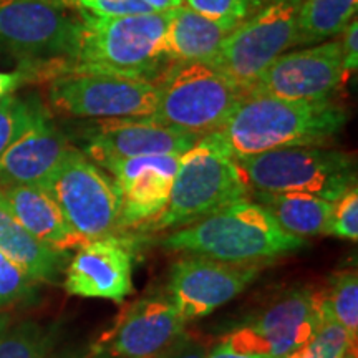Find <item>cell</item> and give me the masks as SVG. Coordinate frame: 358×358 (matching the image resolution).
I'll use <instances>...</instances> for the list:
<instances>
[{
  "label": "cell",
  "mask_w": 358,
  "mask_h": 358,
  "mask_svg": "<svg viewBox=\"0 0 358 358\" xmlns=\"http://www.w3.org/2000/svg\"><path fill=\"white\" fill-rule=\"evenodd\" d=\"M250 189L306 192L335 203L357 186L355 159L320 146H295L236 159Z\"/></svg>",
  "instance_id": "6"
},
{
  "label": "cell",
  "mask_w": 358,
  "mask_h": 358,
  "mask_svg": "<svg viewBox=\"0 0 358 358\" xmlns=\"http://www.w3.org/2000/svg\"><path fill=\"white\" fill-rule=\"evenodd\" d=\"M0 252L35 282L57 284L65 272L66 254L30 234L0 201Z\"/></svg>",
  "instance_id": "21"
},
{
  "label": "cell",
  "mask_w": 358,
  "mask_h": 358,
  "mask_svg": "<svg viewBox=\"0 0 358 358\" xmlns=\"http://www.w3.org/2000/svg\"><path fill=\"white\" fill-rule=\"evenodd\" d=\"M319 294V301L345 330L353 345L358 338V275L355 271H340L330 277L327 290Z\"/></svg>",
  "instance_id": "25"
},
{
  "label": "cell",
  "mask_w": 358,
  "mask_h": 358,
  "mask_svg": "<svg viewBox=\"0 0 358 358\" xmlns=\"http://www.w3.org/2000/svg\"><path fill=\"white\" fill-rule=\"evenodd\" d=\"M179 159L181 155L140 156L105 168L120 192L118 227L148 226L164 211Z\"/></svg>",
  "instance_id": "16"
},
{
  "label": "cell",
  "mask_w": 358,
  "mask_h": 358,
  "mask_svg": "<svg viewBox=\"0 0 358 358\" xmlns=\"http://www.w3.org/2000/svg\"><path fill=\"white\" fill-rule=\"evenodd\" d=\"M348 113L329 100L245 95L216 131L234 159L295 146H319L342 131Z\"/></svg>",
  "instance_id": "1"
},
{
  "label": "cell",
  "mask_w": 358,
  "mask_h": 358,
  "mask_svg": "<svg viewBox=\"0 0 358 358\" xmlns=\"http://www.w3.org/2000/svg\"><path fill=\"white\" fill-rule=\"evenodd\" d=\"M347 77L340 40H330L275 58L245 95L290 101H325Z\"/></svg>",
  "instance_id": "12"
},
{
  "label": "cell",
  "mask_w": 358,
  "mask_h": 358,
  "mask_svg": "<svg viewBox=\"0 0 358 358\" xmlns=\"http://www.w3.org/2000/svg\"><path fill=\"white\" fill-rule=\"evenodd\" d=\"M250 187L217 133L201 136L181 155L164 211L148 224L153 231L179 229L234 201L248 198Z\"/></svg>",
  "instance_id": "4"
},
{
  "label": "cell",
  "mask_w": 358,
  "mask_h": 358,
  "mask_svg": "<svg viewBox=\"0 0 358 358\" xmlns=\"http://www.w3.org/2000/svg\"><path fill=\"white\" fill-rule=\"evenodd\" d=\"M302 0H268L261 10L224 38L211 65L248 90L272 62L299 45V8Z\"/></svg>",
  "instance_id": "8"
},
{
  "label": "cell",
  "mask_w": 358,
  "mask_h": 358,
  "mask_svg": "<svg viewBox=\"0 0 358 358\" xmlns=\"http://www.w3.org/2000/svg\"><path fill=\"white\" fill-rule=\"evenodd\" d=\"M208 345L203 340L191 337L186 332L155 358H206Z\"/></svg>",
  "instance_id": "32"
},
{
  "label": "cell",
  "mask_w": 358,
  "mask_h": 358,
  "mask_svg": "<svg viewBox=\"0 0 358 358\" xmlns=\"http://www.w3.org/2000/svg\"><path fill=\"white\" fill-rule=\"evenodd\" d=\"M0 201L30 234L58 252L69 254L85 244L71 231L60 208L40 186H13L0 189Z\"/></svg>",
  "instance_id": "19"
},
{
  "label": "cell",
  "mask_w": 358,
  "mask_h": 358,
  "mask_svg": "<svg viewBox=\"0 0 358 358\" xmlns=\"http://www.w3.org/2000/svg\"><path fill=\"white\" fill-rule=\"evenodd\" d=\"M42 108L43 103L38 98L8 95L0 100V155L32 124Z\"/></svg>",
  "instance_id": "26"
},
{
  "label": "cell",
  "mask_w": 358,
  "mask_h": 358,
  "mask_svg": "<svg viewBox=\"0 0 358 358\" xmlns=\"http://www.w3.org/2000/svg\"><path fill=\"white\" fill-rule=\"evenodd\" d=\"M306 239L282 229L261 204L249 198L224 206L161 241L168 250L234 266L275 261L306 248Z\"/></svg>",
  "instance_id": "2"
},
{
  "label": "cell",
  "mask_w": 358,
  "mask_h": 358,
  "mask_svg": "<svg viewBox=\"0 0 358 358\" xmlns=\"http://www.w3.org/2000/svg\"><path fill=\"white\" fill-rule=\"evenodd\" d=\"M37 295V282L0 252V308L32 302Z\"/></svg>",
  "instance_id": "29"
},
{
  "label": "cell",
  "mask_w": 358,
  "mask_h": 358,
  "mask_svg": "<svg viewBox=\"0 0 358 358\" xmlns=\"http://www.w3.org/2000/svg\"><path fill=\"white\" fill-rule=\"evenodd\" d=\"M327 234L340 239H358V189L352 186L334 203Z\"/></svg>",
  "instance_id": "30"
},
{
  "label": "cell",
  "mask_w": 358,
  "mask_h": 358,
  "mask_svg": "<svg viewBox=\"0 0 358 358\" xmlns=\"http://www.w3.org/2000/svg\"><path fill=\"white\" fill-rule=\"evenodd\" d=\"M342 34H343V38L340 40V45H342V60H343V69H345L348 75L350 71H355L358 66V22L357 19H353Z\"/></svg>",
  "instance_id": "33"
},
{
  "label": "cell",
  "mask_w": 358,
  "mask_h": 358,
  "mask_svg": "<svg viewBox=\"0 0 358 358\" xmlns=\"http://www.w3.org/2000/svg\"><path fill=\"white\" fill-rule=\"evenodd\" d=\"M155 82L159 98L151 122L199 138L219 131L245 96L227 75L203 62H176Z\"/></svg>",
  "instance_id": "5"
},
{
  "label": "cell",
  "mask_w": 358,
  "mask_h": 358,
  "mask_svg": "<svg viewBox=\"0 0 358 358\" xmlns=\"http://www.w3.org/2000/svg\"><path fill=\"white\" fill-rule=\"evenodd\" d=\"M75 47L69 62H58V70L100 71L127 77L153 78L159 75L164 55L168 12L145 15L93 17L78 12Z\"/></svg>",
  "instance_id": "3"
},
{
  "label": "cell",
  "mask_w": 358,
  "mask_h": 358,
  "mask_svg": "<svg viewBox=\"0 0 358 358\" xmlns=\"http://www.w3.org/2000/svg\"><path fill=\"white\" fill-rule=\"evenodd\" d=\"M317 302H319L320 324L308 342L313 355L315 358H355L357 345L350 342L345 330L334 319L332 313L322 306L319 294H317Z\"/></svg>",
  "instance_id": "27"
},
{
  "label": "cell",
  "mask_w": 358,
  "mask_h": 358,
  "mask_svg": "<svg viewBox=\"0 0 358 358\" xmlns=\"http://www.w3.org/2000/svg\"><path fill=\"white\" fill-rule=\"evenodd\" d=\"M30 78H32V73L25 66L15 71H0V100L13 95V92H17Z\"/></svg>",
  "instance_id": "34"
},
{
  "label": "cell",
  "mask_w": 358,
  "mask_h": 358,
  "mask_svg": "<svg viewBox=\"0 0 358 358\" xmlns=\"http://www.w3.org/2000/svg\"><path fill=\"white\" fill-rule=\"evenodd\" d=\"M70 148L43 106L32 124L0 155V189L43 186Z\"/></svg>",
  "instance_id": "18"
},
{
  "label": "cell",
  "mask_w": 358,
  "mask_h": 358,
  "mask_svg": "<svg viewBox=\"0 0 358 358\" xmlns=\"http://www.w3.org/2000/svg\"><path fill=\"white\" fill-rule=\"evenodd\" d=\"M257 274L254 266L187 256L173 264L168 294L185 322L199 320L243 294Z\"/></svg>",
  "instance_id": "13"
},
{
  "label": "cell",
  "mask_w": 358,
  "mask_h": 358,
  "mask_svg": "<svg viewBox=\"0 0 358 358\" xmlns=\"http://www.w3.org/2000/svg\"><path fill=\"white\" fill-rule=\"evenodd\" d=\"M267 2L268 0H185V7L206 19L236 29Z\"/></svg>",
  "instance_id": "28"
},
{
  "label": "cell",
  "mask_w": 358,
  "mask_h": 358,
  "mask_svg": "<svg viewBox=\"0 0 358 358\" xmlns=\"http://www.w3.org/2000/svg\"><path fill=\"white\" fill-rule=\"evenodd\" d=\"M158 98L155 80L100 71L58 70L48 88V100L57 111L96 122L150 120Z\"/></svg>",
  "instance_id": "7"
},
{
  "label": "cell",
  "mask_w": 358,
  "mask_h": 358,
  "mask_svg": "<svg viewBox=\"0 0 358 358\" xmlns=\"http://www.w3.org/2000/svg\"><path fill=\"white\" fill-rule=\"evenodd\" d=\"M78 19L64 0H0V52L17 57L22 66L69 62Z\"/></svg>",
  "instance_id": "10"
},
{
  "label": "cell",
  "mask_w": 358,
  "mask_h": 358,
  "mask_svg": "<svg viewBox=\"0 0 358 358\" xmlns=\"http://www.w3.org/2000/svg\"><path fill=\"white\" fill-rule=\"evenodd\" d=\"M358 0H302L299 8V45L337 37L357 17Z\"/></svg>",
  "instance_id": "24"
},
{
  "label": "cell",
  "mask_w": 358,
  "mask_h": 358,
  "mask_svg": "<svg viewBox=\"0 0 358 358\" xmlns=\"http://www.w3.org/2000/svg\"><path fill=\"white\" fill-rule=\"evenodd\" d=\"M254 201L274 217L284 231L297 237L327 234L334 203L306 192L250 191Z\"/></svg>",
  "instance_id": "22"
},
{
  "label": "cell",
  "mask_w": 358,
  "mask_h": 358,
  "mask_svg": "<svg viewBox=\"0 0 358 358\" xmlns=\"http://www.w3.org/2000/svg\"><path fill=\"white\" fill-rule=\"evenodd\" d=\"M0 358H82V353L64 345L53 327L0 317Z\"/></svg>",
  "instance_id": "23"
},
{
  "label": "cell",
  "mask_w": 358,
  "mask_h": 358,
  "mask_svg": "<svg viewBox=\"0 0 358 358\" xmlns=\"http://www.w3.org/2000/svg\"><path fill=\"white\" fill-rule=\"evenodd\" d=\"M92 358H115V357H111V355H108V353H105L101 350H95V353H93Z\"/></svg>",
  "instance_id": "38"
},
{
  "label": "cell",
  "mask_w": 358,
  "mask_h": 358,
  "mask_svg": "<svg viewBox=\"0 0 358 358\" xmlns=\"http://www.w3.org/2000/svg\"><path fill=\"white\" fill-rule=\"evenodd\" d=\"M232 27L217 24L187 7L169 10V24L164 37V55L174 62L211 64Z\"/></svg>",
  "instance_id": "20"
},
{
  "label": "cell",
  "mask_w": 358,
  "mask_h": 358,
  "mask_svg": "<svg viewBox=\"0 0 358 358\" xmlns=\"http://www.w3.org/2000/svg\"><path fill=\"white\" fill-rule=\"evenodd\" d=\"M70 8L88 13L93 17H124V15H145L153 13L150 6L143 0H64Z\"/></svg>",
  "instance_id": "31"
},
{
  "label": "cell",
  "mask_w": 358,
  "mask_h": 358,
  "mask_svg": "<svg viewBox=\"0 0 358 358\" xmlns=\"http://www.w3.org/2000/svg\"><path fill=\"white\" fill-rule=\"evenodd\" d=\"M319 324L317 292L294 289L256 315L245 319L221 343L243 355L279 358L307 345Z\"/></svg>",
  "instance_id": "11"
},
{
  "label": "cell",
  "mask_w": 358,
  "mask_h": 358,
  "mask_svg": "<svg viewBox=\"0 0 358 358\" xmlns=\"http://www.w3.org/2000/svg\"><path fill=\"white\" fill-rule=\"evenodd\" d=\"M143 2L156 12H168L185 6V0H143Z\"/></svg>",
  "instance_id": "35"
},
{
  "label": "cell",
  "mask_w": 358,
  "mask_h": 358,
  "mask_svg": "<svg viewBox=\"0 0 358 358\" xmlns=\"http://www.w3.org/2000/svg\"><path fill=\"white\" fill-rule=\"evenodd\" d=\"M185 327L169 294L155 292L131 303L96 350L115 358H155L185 334Z\"/></svg>",
  "instance_id": "15"
},
{
  "label": "cell",
  "mask_w": 358,
  "mask_h": 358,
  "mask_svg": "<svg viewBox=\"0 0 358 358\" xmlns=\"http://www.w3.org/2000/svg\"><path fill=\"white\" fill-rule=\"evenodd\" d=\"M206 358H261V357L236 353V352H232L231 348H227L226 345H224V343H217V345L214 347L213 350L208 353V355H206Z\"/></svg>",
  "instance_id": "36"
},
{
  "label": "cell",
  "mask_w": 358,
  "mask_h": 358,
  "mask_svg": "<svg viewBox=\"0 0 358 358\" xmlns=\"http://www.w3.org/2000/svg\"><path fill=\"white\" fill-rule=\"evenodd\" d=\"M279 358H315V355H313L310 345L307 343V345H302L301 348H297V350L285 353V355H282Z\"/></svg>",
  "instance_id": "37"
},
{
  "label": "cell",
  "mask_w": 358,
  "mask_h": 358,
  "mask_svg": "<svg viewBox=\"0 0 358 358\" xmlns=\"http://www.w3.org/2000/svg\"><path fill=\"white\" fill-rule=\"evenodd\" d=\"M199 136L151 120H110L90 129L85 156L105 169L115 161L140 156L182 155Z\"/></svg>",
  "instance_id": "17"
},
{
  "label": "cell",
  "mask_w": 358,
  "mask_h": 358,
  "mask_svg": "<svg viewBox=\"0 0 358 358\" xmlns=\"http://www.w3.org/2000/svg\"><path fill=\"white\" fill-rule=\"evenodd\" d=\"M134 252L127 239L113 234L88 241L65 267L64 287L83 299L122 303L133 294Z\"/></svg>",
  "instance_id": "14"
},
{
  "label": "cell",
  "mask_w": 358,
  "mask_h": 358,
  "mask_svg": "<svg viewBox=\"0 0 358 358\" xmlns=\"http://www.w3.org/2000/svg\"><path fill=\"white\" fill-rule=\"evenodd\" d=\"M65 221L85 243L118 227L120 192L115 181L71 146L43 186Z\"/></svg>",
  "instance_id": "9"
}]
</instances>
